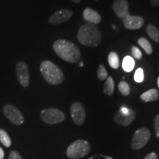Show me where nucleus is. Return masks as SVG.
<instances>
[{
    "label": "nucleus",
    "instance_id": "obj_1",
    "mask_svg": "<svg viewBox=\"0 0 159 159\" xmlns=\"http://www.w3.org/2000/svg\"><path fill=\"white\" fill-rule=\"evenodd\" d=\"M53 49L57 56L68 63H77L80 60L81 53L78 47L71 41L58 39L53 43Z\"/></svg>",
    "mask_w": 159,
    "mask_h": 159
},
{
    "label": "nucleus",
    "instance_id": "obj_2",
    "mask_svg": "<svg viewBox=\"0 0 159 159\" xmlns=\"http://www.w3.org/2000/svg\"><path fill=\"white\" fill-rule=\"evenodd\" d=\"M77 38L82 45L97 47L102 41V34L97 25L87 23L80 27Z\"/></svg>",
    "mask_w": 159,
    "mask_h": 159
},
{
    "label": "nucleus",
    "instance_id": "obj_3",
    "mask_svg": "<svg viewBox=\"0 0 159 159\" xmlns=\"http://www.w3.org/2000/svg\"><path fill=\"white\" fill-rule=\"evenodd\" d=\"M40 71L46 82L49 84L57 85L64 80L63 71L55 63L49 61H43L40 65Z\"/></svg>",
    "mask_w": 159,
    "mask_h": 159
},
{
    "label": "nucleus",
    "instance_id": "obj_4",
    "mask_svg": "<svg viewBox=\"0 0 159 159\" xmlns=\"http://www.w3.org/2000/svg\"><path fill=\"white\" fill-rule=\"evenodd\" d=\"M90 149V145L87 141L80 139L69 145L66 150V155L71 159L81 158L89 154Z\"/></svg>",
    "mask_w": 159,
    "mask_h": 159
},
{
    "label": "nucleus",
    "instance_id": "obj_5",
    "mask_svg": "<svg viewBox=\"0 0 159 159\" xmlns=\"http://www.w3.org/2000/svg\"><path fill=\"white\" fill-rule=\"evenodd\" d=\"M41 118L49 125L61 123L65 120L66 116L61 111L57 108H46L41 112Z\"/></svg>",
    "mask_w": 159,
    "mask_h": 159
},
{
    "label": "nucleus",
    "instance_id": "obj_6",
    "mask_svg": "<svg viewBox=\"0 0 159 159\" xmlns=\"http://www.w3.org/2000/svg\"><path fill=\"white\" fill-rule=\"evenodd\" d=\"M150 138V132L148 128H142L137 130L134 135L131 147L134 150H140L146 145Z\"/></svg>",
    "mask_w": 159,
    "mask_h": 159
},
{
    "label": "nucleus",
    "instance_id": "obj_7",
    "mask_svg": "<svg viewBox=\"0 0 159 159\" xmlns=\"http://www.w3.org/2000/svg\"><path fill=\"white\" fill-rule=\"evenodd\" d=\"M3 113L11 122L16 125H21L24 122V116L21 112L14 105L7 104L4 105Z\"/></svg>",
    "mask_w": 159,
    "mask_h": 159
},
{
    "label": "nucleus",
    "instance_id": "obj_8",
    "mask_svg": "<svg viewBox=\"0 0 159 159\" xmlns=\"http://www.w3.org/2000/svg\"><path fill=\"white\" fill-rule=\"evenodd\" d=\"M16 71L20 85L24 88H27L30 84V75L27 64L23 61L18 62L16 67Z\"/></svg>",
    "mask_w": 159,
    "mask_h": 159
},
{
    "label": "nucleus",
    "instance_id": "obj_9",
    "mask_svg": "<svg viewBox=\"0 0 159 159\" xmlns=\"http://www.w3.org/2000/svg\"><path fill=\"white\" fill-rule=\"evenodd\" d=\"M70 114L72 120L77 125H82L85 119V110L80 102H74L70 108Z\"/></svg>",
    "mask_w": 159,
    "mask_h": 159
},
{
    "label": "nucleus",
    "instance_id": "obj_10",
    "mask_svg": "<svg viewBox=\"0 0 159 159\" xmlns=\"http://www.w3.org/2000/svg\"><path fill=\"white\" fill-rule=\"evenodd\" d=\"M73 15V12L68 9H61L55 11L49 18L48 21L51 25H59L70 19Z\"/></svg>",
    "mask_w": 159,
    "mask_h": 159
},
{
    "label": "nucleus",
    "instance_id": "obj_11",
    "mask_svg": "<svg viewBox=\"0 0 159 159\" xmlns=\"http://www.w3.org/2000/svg\"><path fill=\"white\" fill-rule=\"evenodd\" d=\"M122 22L124 27L128 30H138L140 29L144 25V19L142 16H131L128 15L122 19Z\"/></svg>",
    "mask_w": 159,
    "mask_h": 159
},
{
    "label": "nucleus",
    "instance_id": "obj_12",
    "mask_svg": "<svg viewBox=\"0 0 159 159\" xmlns=\"http://www.w3.org/2000/svg\"><path fill=\"white\" fill-rule=\"evenodd\" d=\"M113 10L116 16L122 19L129 13V4L127 0H114L113 2Z\"/></svg>",
    "mask_w": 159,
    "mask_h": 159
},
{
    "label": "nucleus",
    "instance_id": "obj_13",
    "mask_svg": "<svg viewBox=\"0 0 159 159\" xmlns=\"http://www.w3.org/2000/svg\"><path fill=\"white\" fill-rule=\"evenodd\" d=\"M135 117H136V114L134 111L130 109L128 114H124L119 110L115 114L114 119L117 124L125 127L130 125L134 120Z\"/></svg>",
    "mask_w": 159,
    "mask_h": 159
},
{
    "label": "nucleus",
    "instance_id": "obj_14",
    "mask_svg": "<svg viewBox=\"0 0 159 159\" xmlns=\"http://www.w3.org/2000/svg\"><path fill=\"white\" fill-rule=\"evenodd\" d=\"M83 16L85 21L89 24L92 25H98L102 21V17L99 15L98 12H97L90 7H86L83 12Z\"/></svg>",
    "mask_w": 159,
    "mask_h": 159
},
{
    "label": "nucleus",
    "instance_id": "obj_15",
    "mask_svg": "<svg viewBox=\"0 0 159 159\" xmlns=\"http://www.w3.org/2000/svg\"><path fill=\"white\" fill-rule=\"evenodd\" d=\"M140 98L144 102H152L159 98V92L155 89H150L141 95Z\"/></svg>",
    "mask_w": 159,
    "mask_h": 159
},
{
    "label": "nucleus",
    "instance_id": "obj_16",
    "mask_svg": "<svg viewBox=\"0 0 159 159\" xmlns=\"http://www.w3.org/2000/svg\"><path fill=\"white\" fill-rule=\"evenodd\" d=\"M146 31L151 39L159 43V30L157 28L156 26L152 25V24H150V25L147 26Z\"/></svg>",
    "mask_w": 159,
    "mask_h": 159
},
{
    "label": "nucleus",
    "instance_id": "obj_17",
    "mask_svg": "<svg viewBox=\"0 0 159 159\" xmlns=\"http://www.w3.org/2000/svg\"><path fill=\"white\" fill-rule=\"evenodd\" d=\"M135 66V61L134 59L132 57L125 56L123 59L122 61V69L123 70L126 71V72H130L133 71Z\"/></svg>",
    "mask_w": 159,
    "mask_h": 159
},
{
    "label": "nucleus",
    "instance_id": "obj_18",
    "mask_svg": "<svg viewBox=\"0 0 159 159\" xmlns=\"http://www.w3.org/2000/svg\"><path fill=\"white\" fill-rule=\"evenodd\" d=\"M105 94L111 96L114 94V80H113L112 77L108 76V78L106 79L105 85H104V89H103Z\"/></svg>",
    "mask_w": 159,
    "mask_h": 159
},
{
    "label": "nucleus",
    "instance_id": "obj_19",
    "mask_svg": "<svg viewBox=\"0 0 159 159\" xmlns=\"http://www.w3.org/2000/svg\"><path fill=\"white\" fill-rule=\"evenodd\" d=\"M108 61L110 66L112 69H117L119 66V58L118 55L115 52H111L108 56Z\"/></svg>",
    "mask_w": 159,
    "mask_h": 159
},
{
    "label": "nucleus",
    "instance_id": "obj_20",
    "mask_svg": "<svg viewBox=\"0 0 159 159\" xmlns=\"http://www.w3.org/2000/svg\"><path fill=\"white\" fill-rule=\"evenodd\" d=\"M138 43L142 48L145 51L148 55H151L152 53V47L149 41L145 38H140L138 40Z\"/></svg>",
    "mask_w": 159,
    "mask_h": 159
},
{
    "label": "nucleus",
    "instance_id": "obj_21",
    "mask_svg": "<svg viewBox=\"0 0 159 159\" xmlns=\"http://www.w3.org/2000/svg\"><path fill=\"white\" fill-rule=\"evenodd\" d=\"M0 142L6 148L11 147L12 144L11 139L8 136V134H7V133L5 130H2V129H0Z\"/></svg>",
    "mask_w": 159,
    "mask_h": 159
},
{
    "label": "nucleus",
    "instance_id": "obj_22",
    "mask_svg": "<svg viewBox=\"0 0 159 159\" xmlns=\"http://www.w3.org/2000/svg\"><path fill=\"white\" fill-rule=\"evenodd\" d=\"M118 89L119 92L121 93L124 96H128V95L130 94V85L127 82L125 81H121L120 83H119Z\"/></svg>",
    "mask_w": 159,
    "mask_h": 159
},
{
    "label": "nucleus",
    "instance_id": "obj_23",
    "mask_svg": "<svg viewBox=\"0 0 159 159\" xmlns=\"http://www.w3.org/2000/svg\"><path fill=\"white\" fill-rule=\"evenodd\" d=\"M108 72H107L106 69H105L104 65H99V68L97 69V78H98L99 80L102 81L108 78Z\"/></svg>",
    "mask_w": 159,
    "mask_h": 159
},
{
    "label": "nucleus",
    "instance_id": "obj_24",
    "mask_svg": "<svg viewBox=\"0 0 159 159\" xmlns=\"http://www.w3.org/2000/svg\"><path fill=\"white\" fill-rule=\"evenodd\" d=\"M144 78V70L142 68H139L136 69V72L134 75V80L136 83H142L143 82Z\"/></svg>",
    "mask_w": 159,
    "mask_h": 159
},
{
    "label": "nucleus",
    "instance_id": "obj_25",
    "mask_svg": "<svg viewBox=\"0 0 159 159\" xmlns=\"http://www.w3.org/2000/svg\"><path fill=\"white\" fill-rule=\"evenodd\" d=\"M131 52H132V55L134 57H136V59H141L142 57V53L141 52L140 49H139L137 47H132L131 48Z\"/></svg>",
    "mask_w": 159,
    "mask_h": 159
},
{
    "label": "nucleus",
    "instance_id": "obj_26",
    "mask_svg": "<svg viewBox=\"0 0 159 159\" xmlns=\"http://www.w3.org/2000/svg\"><path fill=\"white\" fill-rule=\"evenodd\" d=\"M154 124H155V128H156V135L159 138V114L156 115L154 119Z\"/></svg>",
    "mask_w": 159,
    "mask_h": 159
},
{
    "label": "nucleus",
    "instance_id": "obj_27",
    "mask_svg": "<svg viewBox=\"0 0 159 159\" xmlns=\"http://www.w3.org/2000/svg\"><path fill=\"white\" fill-rule=\"evenodd\" d=\"M8 159H22L21 156H20L19 153L16 151L13 150L10 153L9 155V158Z\"/></svg>",
    "mask_w": 159,
    "mask_h": 159
},
{
    "label": "nucleus",
    "instance_id": "obj_28",
    "mask_svg": "<svg viewBox=\"0 0 159 159\" xmlns=\"http://www.w3.org/2000/svg\"><path fill=\"white\" fill-rule=\"evenodd\" d=\"M144 159H157V155L155 152H151V153L148 154V156Z\"/></svg>",
    "mask_w": 159,
    "mask_h": 159
},
{
    "label": "nucleus",
    "instance_id": "obj_29",
    "mask_svg": "<svg viewBox=\"0 0 159 159\" xmlns=\"http://www.w3.org/2000/svg\"><path fill=\"white\" fill-rule=\"evenodd\" d=\"M151 5L153 7H156V6L159 5V0H150Z\"/></svg>",
    "mask_w": 159,
    "mask_h": 159
},
{
    "label": "nucleus",
    "instance_id": "obj_30",
    "mask_svg": "<svg viewBox=\"0 0 159 159\" xmlns=\"http://www.w3.org/2000/svg\"><path fill=\"white\" fill-rule=\"evenodd\" d=\"M4 156H5V152L2 149L0 148V159H3Z\"/></svg>",
    "mask_w": 159,
    "mask_h": 159
},
{
    "label": "nucleus",
    "instance_id": "obj_31",
    "mask_svg": "<svg viewBox=\"0 0 159 159\" xmlns=\"http://www.w3.org/2000/svg\"><path fill=\"white\" fill-rule=\"evenodd\" d=\"M71 1H72L73 2H75V3H80L81 1H82V0H71Z\"/></svg>",
    "mask_w": 159,
    "mask_h": 159
},
{
    "label": "nucleus",
    "instance_id": "obj_32",
    "mask_svg": "<svg viewBox=\"0 0 159 159\" xmlns=\"http://www.w3.org/2000/svg\"><path fill=\"white\" fill-rule=\"evenodd\" d=\"M101 156H102V157H103V158H105V159H113L112 158H111V157H109V156H102V155H101Z\"/></svg>",
    "mask_w": 159,
    "mask_h": 159
},
{
    "label": "nucleus",
    "instance_id": "obj_33",
    "mask_svg": "<svg viewBox=\"0 0 159 159\" xmlns=\"http://www.w3.org/2000/svg\"><path fill=\"white\" fill-rule=\"evenodd\" d=\"M158 88H159V77L158 78Z\"/></svg>",
    "mask_w": 159,
    "mask_h": 159
},
{
    "label": "nucleus",
    "instance_id": "obj_34",
    "mask_svg": "<svg viewBox=\"0 0 159 159\" xmlns=\"http://www.w3.org/2000/svg\"><path fill=\"white\" fill-rule=\"evenodd\" d=\"M94 158V157H91V158L90 159H93V158Z\"/></svg>",
    "mask_w": 159,
    "mask_h": 159
},
{
    "label": "nucleus",
    "instance_id": "obj_35",
    "mask_svg": "<svg viewBox=\"0 0 159 159\" xmlns=\"http://www.w3.org/2000/svg\"><path fill=\"white\" fill-rule=\"evenodd\" d=\"M94 1H98V0H94Z\"/></svg>",
    "mask_w": 159,
    "mask_h": 159
}]
</instances>
